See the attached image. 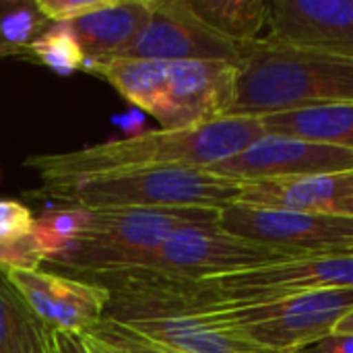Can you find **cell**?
<instances>
[{
    "instance_id": "29",
    "label": "cell",
    "mask_w": 353,
    "mask_h": 353,
    "mask_svg": "<svg viewBox=\"0 0 353 353\" xmlns=\"http://www.w3.org/2000/svg\"><path fill=\"white\" fill-rule=\"evenodd\" d=\"M0 2H2V0H0Z\"/></svg>"
},
{
    "instance_id": "17",
    "label": "cell",
    "mask_w": 353,
    "mask_h": 353,
    "mask_svg": "<svg viewBox=\"0 0 353 353\" xmlns=\"http://www.w3.org/2000/svg\"><path fill=\"white\" fill-rule=\"evenodd\" d=\"M192 12L234 43L259 39L269 23L271 2L265 0H186Z\"/></svg>"
},
{
    "instance_id": "14",
    "label": "cell",
    "mask_w": 353,
    "mask_h": 353,
    "mask_svg": "<svg viewBox=\"0 0 353 353\" xmlns=\"http://www.w3.org/2000/svg\"><path fill=\"white\" fill-rule=\"evenodd\" d=\"M137 335L168 345L182 353H290L275 352L242 337L232 335L225 329L213 327L194 314L165 316V319H145L120 323Z\"/></svg>"
},
{
    "instance_id": "3",
    "label": "cell",
    "mask_w": 353,
    "mask_h": 353,
    "mask_svg": "<svg viewBox=\"0 0 353 353\" xmlns=\"http://www.w3.org/2000/svg\"><path fill=\"white\" fill-rule=\"evenodd\" d=\"M244 182L207 168H153L89 176L58 184H39L25 196L64 207L105 209H225L240 203Z\"/></svg>"
},
{
    "instance_id": "6",
    "label": "cell",
    "mask_w": 353,
    "mask_h": 353,
    "mask_svg": "<svg viewBox=\"0 0 353 353\" xmlns=\"http://www.w3.org/2000/svg\"><path fill=\"white\" fill-rule=\"evenodd\" d=\"M217 225L234 236L269 244L298 256L353 254V217L230 205Z\"/></svg>"
},
{
    "instance_id": "22",
    "label": "cell",
    "mask_w": 353,
    "mask_h": 353,
    "mask_svg": "<svg viewBox=\"0 0 353 353\" xmlns=\"http://www.w3.org/2000/svg\"><path fill=\"white\" fill-rule=\"evenodd\" d=\"M33 213L14 199H0V242L12 244L27 238L33 230Z\"/></svg>"
},
{
    "instance_id": "5",
    "label": "cell",
    "mask_w": 353,
    "mask_h": 353,
    "mask_svg": "<svg viewBox=\"0 0 353 353\" xmlns=\"http://www.w3.org/2000/svg\"><path fill=\"white\" fill-rule=\"evenodd\" d=\"M300 259L294 252L234 236L215 225H188L174 232L153 252L124 269L168 279H211ZM116 271V269H114Z\"/></svg>"
},
{
    "instance_id": "25",
    "label": "cell",
    "mask_w": 353,
    "mask_h": 353,
    "mask_svg": "<svg viewBox=\"0 0 353 353\" xmlns=\"http://www.w3.org/2000/svg\"><path fill=\"white\" fill-rule=\"evenodd\" d=\"M50 353H91V347L83 333L52 331V350Z\"/></svg>"
},
{
    "instance_id": "11",
    "label": "cell",
    "mask_w": 353,
    "mask_h": 353,
    "mask_svg": "<svg viewBox=\"0 0 353 353\" xmlns=\"http://www.w3.org/2000/svg\"><path fill=\"white\" fill-rule=\"evenodd\" d=\"M267 25L271 43L353 60V0H275Z\"/></svg>"
},
{
    "instance_id": "2",
    "label": "cell",
    "mask_w": 353,
    "mask_h": 353,
    "mask_svg": "<svg viewBox=\"0 0 353 353\" xmlns=\"http://www.w3.org/2000/svg\"><path fill=\"white\" fill-rule=\"evenodd\" d=\"M353 101V60L267 39L240 46L234 99L225 116L265 118Z\"/></svg>"
},
{
    "instance_id": "1",
    "label": "cell",
    "mask_w": 353,
    "mask_h": 353,
    "mask_svg": "<svg viewBox=\"0 0 353 353\" xmlns=\"http://www.w3.org/2000/svg\"><path fill=\"white\" fill-rule=\"evenodd\" d=\"M263 134L261 118L221 116L188 128L145 130L66 153L31 155L23 165L33 170L41 184L153 168H213L242 153Z\"/></svg>"
},
{
    "instance_id": "28",
    "label": "cell",
    "mask_w": 353,
    "mask_h": 353,
    "mask_svg": "<svg viewBox=\"0 0 353 353\" xmlns=\"http://www.w3.org/2000/svg\"><path fill=\"white\" fill-rule=\"evenodd\" d=\"M333 333H350V335H353V310H350L347 314H343L339 319V323L335 325Z\"/></svg>"
},
{
    "instance_id": "4",
    "label": "cell",
    "mask_w": 353,
    "mask_h": 353,
    "mask_svg": "<svg viewBox=\"0 0 353 353\" xmlns=\"http://www.w3.org/2000/svg\"><path fill=\"white\" fill-rule=\"evenodd\" d=\"M89 211V209H87ZM217 209H105L89 211L70 248L48 261L50 271H114L134 265L174 232L188 225H215Z\"/></svg>"
},
{
    "instance_id": "27",
    "label": "cell",
    "mask_w": 353,
    "mask_h": 353,
    "mask_svg": "<svg viewBox=\"0 0 353 353\" xmlns=\"http://www.w3.org/2000/svg\"><path fill=\"white\" fill-rule=\"evenodd\" d=\"M83 335H85V339H87V343L91 347V353H118L116 350H112L110 345H105L103 341L95 339L93 335H89V333H83Z\"/></svg>"
},
{
    "instance_id": "8",
    "label": "cell",
    "mask_w": 353,
    "mask_h": 353,
    "mask_svg": "<svg viewBox=\"0 0 353 353\" xmlns=\"http://www.w3.org/2000/svg\"><path fill=\"white\" fill-rule=\"evenodd\" d=\"M207 170L242 182L353 172V151L265 132L242 153Z\"/></svg>"
},
{
    "instance_id": "12",
    "label": "cell",
    "mask_w": 353,
    "mask_h": 353,
    "mask_svg": "<svg viewBox=\"0 0 353 353\" xmlns=\"http://www.w3.org/2000/svg\"><path fill=\"white\" fill-rule=\"evenodd\" d=\"M242 205L353 217V172L244 182Z\"/></svg>"
},
{
    "instance_id": "16",
    "label": "cell",
    "mask_w": 353,
    "mask_h": 353,
    "mask_svg": "<svg viewBox=\"0 0 353 353\" xmlns=\"http://www.w3.org/2000/svg\"><path fill=\"white\" fill-rule=\"evenodd\" d=\"M52 331L0 269V353H50Z\"/></svg>"
},
{
    "instance_id": "15",
    "label": "cell",
    "mask_w": 353,
    "mask_h": 353,
    "mask_svg": "<svg viewBox=\"0 0 353 353\" xmlns=\"http://www.w3.org/2000/svg\"><path fill=\"white\" fill-rule=\"evenodd\" d=\"M261 120L267 134L296 137L353 151V101L273 114Z\"/></svg>"
},
{
    "instance_id": "13",
    "label": "cell",
    "mask_w": 353,
    "mask_h": 353,
    "mask_svg": "<svg viewBox=\"0 0 353 353\" xmlns=\"http://www.w3.org/2000/svg\"><path fill=\"white\" fill-rule=\"evenodd\" d=\"M153 0H108L85 17L64 23L87 58H116L149 21Z\"/></svg>"
},
{
    "instance_id": "24",
    "label": "cell",
    "mask_w": 353,
    "mask_h": 353,
    "mask_svg": "<svg viewBox=\"0 0 353 353\" xmlns=\"http://www.w3.org/2000/svg\"><path fill=\"white\" fill-rule=\"evenodd\" d=\"M298 353H353V335L350 333H331Z\"/></svg>"
},
{
    "instance_id": "7",
    "label": "cell",
    "mask_w": 353,
    "mask_h": 353,
    "mask_svg": "<svg viewBox=\"0 0 353 353\" xmlns=\"http://www.w3.org/2000/svg\"><path fill=\"white\" fill-rule=\"evenodd\" d=\"M240 46L203 23L186 0H153L149 21L116 58L236 64Z\"/></svg>"
},
{
    "instance_id": "18",
    "label": "cell",
    "mask_w": 353,
    "mask_h": 353,
    "mask_svg": "<svg viewBox=\"0 0 353 353\" xmlns=\"http://www.w3.org/2000/svg\"><path fill=\"white\" fill-rule=\"evenodd\" d=\"M52 23L43 17L33 0H2L0 2V58L25 54Z\"/></svg>"
},
{
    "instance_id": "21",
    "label": "cell",
    "mask_w": 353,
    "mask_h": 353,
    "mask_svg": "<svg viewBox=\"0 0 353 353\" xmlns=\"http://www.w3.org/2000/svg\"><path fill=\"white\" fill-rule=\"evenodd\" d=\"M87 333L93 335L95 339L103 341L105 345H110L118 353H182L178 350L168 347V345L149 341V339L137 335L134 331L126 329L124 325L114 323V321H105V319Z\"/></svg>"
},
{
    "instance_id": "20",
    "label": "cell",
    "mask_w": 353,
    "mask_h": 353,
    "mask_svg": "<svg viewBox=\"0 0 353 353\" xmlns=\"http://www.w3.org/2000/svg\"><path fill=\"white\" fill-rule=\"evenodd\" d=\"M25 54L62 77L85 70L87 64L85 52L64 23H52L33 43H29Z\"/></svg>"
},
{
    "instance_id": "19",
    "label": "cell",
    "mask_w": 353,
    "mask_h": 353,
    "mask_svg": "<svg viewBox=\"0 0 353 353\" xmlns=\"http://www.w3.org/2000/svg\"><path fill=\"white\" fill-rule=\"evenodd\" d=\"M89 211L81 207H52L43 211L33 221L31 238L35 240L39 252L43 254L46 263L64 254L70 244L79 238L87 223Z\"/></svg>"
},
{
    "instance_id": "9",
    "label": "cell",
    "mask_w": 353,
    "mask_h": 353,
    "mask_svg": "<svg viewBox=\"0 0 353 353\" xmlns=\"http://www.w3.org/2000/svg\"><path fill=\"white\" fill-rule=\"evenodd\" d=\"M6 279L50 331L87 333L103 321L110 292L43 269H6Z\"/></svg>"
},
{
    "instance_id": "10",
    "label": "cell",
    "mask_w": 353,
    "mask_h": 353,
    "mask_svg": "<svg viewBox=\"0 0 353 353\" xmlns=\"http://www.w3.org/2000/svg\"><path fill=\"white\" fill-rule=\"evenodd\" d=\"M236 64L170 62L161 103L153 118L165 130L196 126L228 114L234 99Z\"/></svg>"
},
{
    "instance_id": "23",
    "label": "cell",
    "mask_w": 353,
    "mask_h": 353,
    "mask_svg": "<svg viewBox=\"0 0 353 353\" xmlns=\"http://www.w3.org/2000/svg\"><path fill=\"white\" fill-rule=\"evenodd\" d=\"M105 4L108 0H37L39 10L50 23H70Z\"/></svg>"
},
{
    "instance_id": "26",
    "label": "cell",
    "mask_w": 353,
    "mask_h": 353,
    "mask_svg": "<svg viewBox=\"0 0 353 353\" xmlns=\"http://www.w3.org/2000/svg\"><path fill=\"white\" fill-rule=\"evenodd\" d=\"M112 122L126 134V137H134V134H141L145 132V116L141 110L137 108H128L124 114H118L112 118Z\"/></svg>"
}]
</instances>
